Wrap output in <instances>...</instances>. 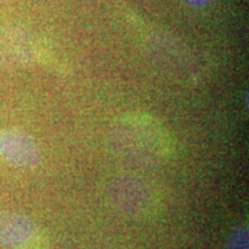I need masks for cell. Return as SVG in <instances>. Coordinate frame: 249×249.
Listing matches in <instances>:
<instances>
[{"mask_svg":"<svg viewBox=\"0 0 249 249\" xmlns=\"http://www.w3.org/2000/svg\"><path fill=\"white\" fill-rule=\"evenodd\" d=\"M224 249H249V234L247 226H240L232 230Z\"/></svg>","mask_w":249,"mask_h":249,"instance_id":"3957f363","label":"cell"},{"mask_svg":"<svg viewBox=\"0 0 249 249\" xmlns=\"http://www.w3.org/2000/svg\"><path fill=\"white\" fill-rule=\"evenodd\" d=\"M0 157L14 166L34 169L42 160V152L34 137L11 129L0 133Z\"/></svg>","mask_w":249,"mask_h":249,"instance_id":"6da1fadb","label":"cell"},{"mask_svg":"<svg viewBox=\"0 0 249 249\" xmlns=\"http://www.w3.org/2000/svg\"><path fill=\"white\" fill-rule=\"evenodd\" d=\"M36 237V226L28 216L16 212H0V247L21 249Z\"/></svg>","mask_w":249,"mask_h":249,"instance_id":"7a4b0ae2","label":"cell"},{"mask_svg":"<svg viewBox=\"0 0 249 249\" xmlns=\"http://www.w3.org/2000/svg\"><path fill=\"white\" fill-rule=\"evenodd\" d=\"M186 3L191 4V6H196V7H202L205 4H208L211 0H184Z\"/></svg>","mask_w":249,"mask_h":249,"instance_id":"277c9868","label":"cell"}]
</instances>
